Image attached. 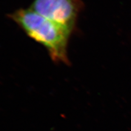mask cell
<instances>
[{
	"label": "cell",
	"instance_id": "6da1fadb",
	"mask_svg": "<svg viewBox=\"0 0 131 131\" xmlns=\"http://www.w3.org/2000/svg\"><path fill=\"white\" fill-rule=\"evenodd\" d=\"M8 16L29 38L45 47L53 62L69 64L68 49L72 32L30 8L18 9Z\"/></svg>",
	"mask_w": 131,
	"mask_h": 131
},
{
	"label": "cell",
	"instance_id": "7a4b0ae2",
	"mask_svg": "<svg viewBox=\"0 0 131 131\" xmlns=\"http://www.w3.org/2000/svg\"><path fill=\"white\" fill-rule=\"evenodd\" d=\"M83 7L81 0H34L30 9L73 32Z\"/></svg>",
	"mask_w": 131,
	"mask_h": 131
}]
</instances>
